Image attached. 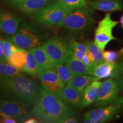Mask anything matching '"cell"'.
<instances>
[{"label":"cell","mask_w":123,"mask_h":123,"mask_svg":"<svg viewBox=\"0 0 123 123\" xmlns=\"http://www.w3.org/2000/svg\"><path fill=\"white\" fill-rule=\"evenodd\" d=\"M41 90L36 81L24 74L0 76V95L7 100L31 107L38 101Z\"/></svg>","instance_id":"cell-1"},{"label":"cell","mask_w":123,"mask_h":123,"mask_svg":"<svg viewBox=\"0 0 123 123\" xmlns=\"http://www.w3.org/2000/svg\"><path fill=\"white\" fill-rule=\"evenodd\" d=\"M31 114L45 123H63L74 116V111L68 107L62 98L43 88L39 99L31 111Z\"/></svg>","instance_id":"cell-2"},{"label":"cell","mask_w":123,"mask_h":123,"mask_svg":"<svg viewBox=\"0 0 123 123\" xmlns=\"http://www.w3.org/2000/svg\"><path fill=\"white\" fill-rule=\"evenodd\" d=\"M46 29L34 22H23L17 31L12 35L11 39L20 48L30 50L42 46L48 37Z\"/></svg>","instance_id":"cell-3"},{"label":"cell","mask_w":123,"mask_h":123,"mask_svg":"<svg viewBox=\"0 0 123 123\" xmlns=\"http://www.w3.org/2000/svg\"><path fill=\"white\" fill-rule=\"evenodd\" d=\"M71 10L60 1H53L34 14L33 18L35 22L48 27H61Z\"/></svg>","instance_id":"cell-4"},{"label":"cell","mask_w":123,"mask_h":123,"mask_svg":"<svg viewBox=\"0 0 123 123\" xmlns=\"http://www.w3.org/2000/svg\"><path fill=\"white\" fill-rule=\"evenodd\" d=\"M42 46L54 66L64 63L67 58L73 53L68 43L59 37L47 40Z\"/></svg>","instance_id":"cell-5"},{"label":"cell","mask_w":123,"mask_h":123,"mask_svg":"<svg viewBox=\"0 0 123 123\" xmlns=\"http://www.w3.org/2000/svg\"><path fill=\"white\" fill-rule=\"evenodd\" d=\"M93 21L91 12L87 7L76 9L67 14L62 26L71 31H82L90 26Z\"/></svg>","instance_id":"cell-6"},{"label":"cell","mask_w":123,"mask_h":123,"mask_svg":"<svg viewBox=\"0 0 123 123\" xmlns=\"http://www.w3.org/2000/svg\"><path fill=\"white\" fill-rule=\"evenodd\" d=\"M123 108V97L115 100L109 105L98 108L86 113L84 123H101L110 120Z\"/></svg>","instance_id":"cell-7"},{"label":"cell","mask_w":123,"mask_h":123,"mask_svg":"<svg viewBox=\"0 0 123 123\" xmlns=\"http://www.w3.org/2000/svg\"><path fill=\"white\" fill-rule=\"evenodd\" d=\"M117 21L111 18V13H107L105 16L99 21L95 31L94 42L103 52L111 41L116 39L113 35V29L118 24Z\"/></svg>","instance_id":"cell-8"},{"label":"cell","mask_w":123,"mask_h":123,"mask_svg":"<svg viewBox=\"0 0 123 123\" xmlns=\"http://www.w3.org/2000/svg\"><path fill=\"white\" fill-rule=\"evenodd\" d=\"M122 81L108 79L102 82L95 105L101 107L111 103L117 98L123 88Z\"/></svg>","instance_id":"cell-9"},{"label":"cell","mask_w":123,"mask_h":123,"mask_svg":"<svg viewBox=\"0 0 123 123\" xmlns=\"http://www.w3.org/2000/svg\"><path fill=\"white\" fill-rule=\"evenodd\" d=\"M42 88L62 98L65 83L53 70H46L41 73L39 77Z\"/></svg>","instance_id":"cell-10"},{"label":"cell","mask_w":123,"mask_h":123,"mask_svg":"<svg viewBox=\"0 0 123 123\" xmlns=\"http://www.w3.org/2000/svg\"><path fill=\"white\" fill-rule=\"evenodd\" d=\"M30 107L18 101L5 100L0 106V117H11L24 120L27 117Z\"/></svg>","instance_id":"cell-11"},{"label":"cell","mask_w":123,"mask_h":123,"mask_svg":"<svg viewBox=\"0 0 123 123\" xmlns=\"http://www.w3.org/2000/svg\"><path fill=\"white\" fill-rule=\"evenodd\" d=\"M22 18L18 15L0 8V31L7 35L16 33Z\"/></svg>","instance_id":"cell-12"},{"label":"cell","mask_w":123,"mask_h":123,"mask_svg":"<svg viewBox=\"0 0 123 123\" xmlns=\"http://www.w3.org/2000/svg\"><path fill=\"white\" fill-rule=\"evenodd\" d=\"M121 67L116 63H108L103 62L97 65L92 70V75L96 77L98 79L107 78H113L117 76Z\"/></svg>","instance_id":"cell-13"},{"label":"cell","mask_w":123,"mask_h":123,"mask_svg":"<svg viewBox=\"0 0 123 123\" xmlns=\"http://www.w3.org/2000/svg\"><path fill=\"white\" fill-rule=\"evenodd\" d=\"M29 50L33 54L41 73L46 70H53L54 65L42 46L34 47Z\"/></svg>","instance_id":"cell-14"},{"label":"cell","mask_w":123,"mask_h":123,"mask_svg":"<svg viewBox=\"0 0 123 123\" xmlns=\"http://www.w3.org/2000/svg\"><path fill=\"white\" fill-rule=\"evenodd\" d=\"M50 2V0H25L17 5L21 13L27 15L35 14Z\"/></svg>","instance_id":"cell-15"},{"label":"cell","mask_w":123,"mask_h":123,"mask_svg":"<svg viewBox=\"0 0 123 123\" xmlns=\"http://www.w3.org/2000/svg\"><path fill=\"white\" fill-rule=\"evenodd\" d=\"M101 83L102 82L99 81V80H95L84 89L81 93L83 107L90 105L95 102Z\"/></svg>","instance_id":"cell-16"},{"label":"cell","mask_w":123,"mask_h":123,"mask_svg":"<svg viewBox=\"0 0 123 123\" xmlns=\"http://www.w3.org/2000/svg\"><path fill=\"white\" fill-rule=\"evenodd\" d=\"M88 5L92 9L103 12L118 11L123 7L121 0H94Z\"/></svg>","instance_id":"cell-17"},{"label":"cell","mask_w":123,"mask_h":123,"mask_svg":"<svg viewBox=\"0 0 123 123\" xmlns=\"http://www.w3.org/2000/svg\"><path fill=\"white\" fill-rule=\"evenodd\" d=\"M64 64L68 66L74 76L81 75H92L93 69L87 66L81 61L76 59L73 53L67 58Z\"/></svg>","instance_id":"cell-18"},{"label":"cell","mask_w":123,"mask_h":123,"mask_svg":"<svg viewBox=\"0 0 123 123\" xmlns=\"http://www.w3.org/2000/svg\"><path fill=\"white\" fill-rule=\"evenodd\" d=\"M62 98L67 103L78 108H83L81 93L75 88L66 85L62 93Z\"/></svg>","instance_id":"cell-19"},{"label":"cell","mask_w":123,"mask_h":123,"mask_svg":"<svg viewBox=\"0 0 123 123\" xmlns=\"http://www.w3.org/2000/svg\"><path fill=\"white\" fill-rule=\"evenodd\" d=\"M95 80H99L96 77L90 75H81L74 76L66 85L70 86L82 93L84 89Z\"/></svg>","instance_id":"cell-20"},{"label":"cell","mask_w":123,"mask_h":123,"mask_svg":"<svg viewBox=\"0 0 123 123\" xmlns=\"http://www.w3.org/2000/svg\"><path fill=\"white\" fill-rule=\"evenodd\" d=\"M85 44L87 46V53L90 56L93 63V68L95 66L104 62L103 51L96 45L94 41H87Z\"/></svg>","instance_id":"cell-21"},{"label":"cell","mask_w":123,"mask_h":123,"mask_svg":"<svg viewBox=\"0 0 123 123\" xmlns=\"http://www.w3.org/2000/svg\"><path fill=\"white\" fill-rule=\"evenodd\" d=\"M26 50V63L24 71L31 76L39 78L41 74L39 67L33 54L29 50Z\"/></svg>","instance_id":"cell-22"},{"label":"cell","mask_w":123,"mask_h":123,"mask_svg":"<svg viewBox=\"0 0 123 123\" xmlns=\"http://www.w3.org/2000/svg\"><path fill=\"white\" fill-rule=\"evenodd\" d=\"M7 62L15 67L24 71L26 63V50L20 48L19 50L12 54Z\"/></svg>","instance_id":"cell-23"},{"label":"cell","mask_w":123,"mask_h":123,"mask_svg":"<svg viewBox=\"0 0 123 123\" xmlns=\"http://www.w3.org/2000/svg\"><path fill=\"white\" fill-rule=\"evenodd\" d=\"M53 70L57 74L65 84H67L74 76L68 66L64 63L55 65Z\"/></svg>","instance_id":"cell-24"},{"label":"cell","mask_w":123,"mask_h":123,"mask_svg":"<svg viewBox=\"0 0 123 123\" xmlns=\"http://www.w3.org/2000/svg\"><path fill=\"white\" fill-rule=\"evenodd\" d=\"M24 74L23 71L20 70L10 63L2 62L0 63V76H14Z\"/></svg>","instance_id":"cell-25"},{"label":"cell","mask_w":123,"mask_h":123,"mask_svg":"<svg viewBox=\"0 0 123 123\" xmlns=\"http://www.w3.org/2000/svg\"><path fill=\"white\" fill-rule=\"evenodd\" d=\"M70 10L86 8L87 6L86 0H59Z\"/></svg>","instance_id":"cell-26"},{"label":"cell","mask_w":123,"mask_h":123,"mask_svg":"<svg viewBox=\"0 0 123 123\" xmlns=\"http://www.w3.org/2000/svg\"><path fill=\"white\" fill-rule=\"evenodd\" d=\"M2 43L5 57L6 61H7L12 54V47L14 44V42L12 39L2 38Z\"/></svg>","instance_id":"cell-27"},{"label":"cell","mask_w":123,"mask_h":123,"mask_svg":"<svg viewBox=\"0 0 123 123\" xmlns=\"http://www.w3.org/2000/svg\"><path fill=\"white\" fill-rule=\"evenodd\" d=\"M68 44L73 51H79L86 54L87 53V46L85 43H82L72 39L68 42Z\"/></svg>","instance_id":"cell-28"},{"label":"cell","mask_w":123,"mask_h":123,"mask_svg":"<svg viewBox=\"0 0 123 123\" xmlns=\"http://www.w3.org/2000/svg\"><path fill=\"white\" fill-rule=\"evenodd\" d=\"M104 61L108 63H115L119 57V53L115 51L107 50L103 52Z\"/></svg>","instance_id":"cell-29"},{"label":"cell","mask_w":123,"mask_h":123,"mask_svg":"<svg viewBox=\"0 0 123 123\" xmlns=\"http://www.w3.org/2000/svg\"><path fill=\"white\" fill-rule=\"evenodd\" d=\"M81 61L84 63V64H86L87 66L91 67L92 69H93V63H92V59L91 58L90 56L89 55L88 53H86L85 54L83 55V56L82 59H81Z\"/></svg>","instance_id":"cell-30"},{"label":"cell","mask_w":123,"mask_h":123,"mask_svg":"<svg viewBox=\"0 0 123 123\" xmlns=\"http://www.w3.org/2000/svg\"><path fill=\"white\" fill-rule=\"evenodd\" d=\"M0 123H17V120L15 118L11 117H2V119L0 120Z\"/></svg>","instance_id":"cell-31"},{"label":"cell","mask_w":123,"mask_h":123,"mask_svg":"<svg viewBox=\"0 0 123 123\" xmlns=\"http://www.w3.org/2000/svg\"><path fill=\"white\" fill-rule=\"evenodd\" d=\"M0 60L2 61V62H6V61L4 55V49H3L2 43V38L1 37H0Z\"/></svg>","instance_id":"cell-32"},{"label":"cell","mask_w":123,"mask_h":123,"mask_svg":"<svg viewBox=\"0 0 123 123\" xmlns=\"http://www.w3.org/2000/svg\"><path fill=\"white\" fill-rule=\"evenodd\" d=\"M73 55L74 56V57L77 59L80 60V61H81L83 56V55L85 54L82 53H81V52H79V51H73Z\"/></svg>","instance_id":"cell-33"},{"label":"cell","mask_w":123,"mask_h":123,"mask_svg":"<svg viewBox=\"0 0 123 123\" xmlns=\"http://www.w3.org/2000/svg\"><path fill=\"white\" fill-rule=\"evenodd\" d=\"M25 0H9V4L12 5L13 6L15 7L17 5H18V4H21V2H22L23 1H24Z\"/></svg>","instance_id":"cell-34"},{"label":"cell","mask_w":123,"mask_h":123,"mask_svg":"<svg viewBox=\"0 0 123 123\" xmlns=\"http://www.w3.org/2000/svg\"><path fill=\"white\" fill-rule=\"evenodd\" d=\"M25 123H38V121L37 120L35 119H34V118H30V119H28L26 120L25 121H24Z\"/></svg>","instance_id":"cell-35"},{"label":"cell","mask_w":123,"mask_h":123,"mask_svg":"<svg viewBox=\"0 0 123 123\" xmlns=\"http://www.w3.org/2000/svg\"><path fill=\"white\" fill-rule=\"evenodd\" d=\"M64 123H77V121L74 118H70V119H68L66 120L65 121L63 122Z\"/></svg>","instance_id":"cell-36"},{"label":"cell","mask_w":123,"mask_h":123,"mask_svg":"<svg viewBox=\"0 0 123 123\" xmlns=\"http://www.w3.org/2000/svg\"><path fill=\"white\" fill-rule=\"evenodd\" d=\"M120 23L121 27L123 29V14L120 18Z\"/></svg>","instance_id":"cell-37"},{"label":"cell","mask_w":123,"mask_h":123,"mask_svg":"<svg viewBox=\"0 0 123 123\" xmlns=\"http://www.w3.org/2000/svg\"><path fill=\"white\" fill-rule=\"evenodd\" d=\"M120 54H121L122 55H123V47L122 49H121L120 51Z\"/></svg>","instance_id":"cell-38"},{"label":"cell","mask_w":123,"mask_h":123,"mask_svg":"<svg viewBox=\"0 0 123 123\" xmlns=\"http://www.w3.org/2000/svg\"><path fill=\"white\" fill-rule=\"evenodd\" d=\"M121 71H122L123 72V64L122 65H121Z\"/></svg>","instance_id":"cell-39"},{"label":"cell","mask_w":123,"mask_h":123,"mask_svg":"<svg viewBox=\"0 0 123 123\" xmlns=\"http://www.w3.org/2000/svg\"><path fill=\"white\" fill-rule=\"evenodd\" d=\"M2 101L0 99V106H1V104H2Z\"/></svg>","instance_id":"cell-40"},{"label":"cell","mask_w":123,"mask_h":123,"mask_svg":"<svg viewBox=\"0 0 123 123\" xmlns=\"http://www.w3.org/2000/svg\"><path fill=\"white\" fill-rule=\"evenodd\" d=\"M121 81H122V84H123V79H122V80H121Z\"/></svg>","instance_id":"cell-41"},{"label":"cell","mask_w":123,"mask_h":123,"mask_svg":"<svg viewBox=\"0 0 123 123\" xmlns=\"http://www.w3.org/2000/svg\"><path fill=\"white\" fill-rule=\"evenodd\" d=\"M2 63V61H1V60H0V63Z\"/></svg>","instance_id":"cell-42"}]
</instances>
